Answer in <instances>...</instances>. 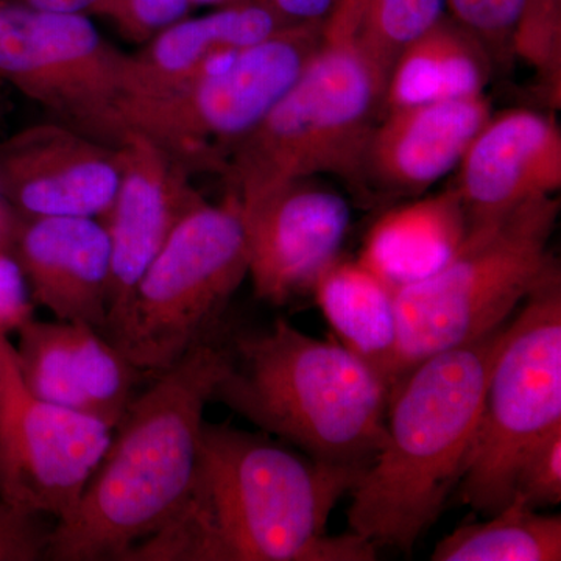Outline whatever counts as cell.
<instances>
[{
    "instance_id": "6da1fadb",
    "label": "cell",
    "mask_w": 561,
    "mask_h": 561,
    "mask_svg": "<svg viewBox=\"0 0 561 561\" xmlns=\"http://www.w3.org/2000/svg\"><path fill=\"white\" fill-rule=\"evenodd\" d=\"M362 474L205 421L183 504L122 561L376 560L378 548L359 535L328 534L332 511Z\"/></svg>"
},
{
    "instance_id": "7a4b0ae2",
    "label": "cell",
    "mask_w": 561,
    "mask_h": 561,
    "mask_svg": "<svg viewBox=\"0 0 561 561\" xmlns=\"http://www.w3.org/2000/svg\"><path fill=\"white\" fill-rule=\"evenodd\" d=\"M231 360L206 334L154 376L114 427L73 511L54 524L46 559L122 561L179 511L197 467L205 409Z\"/></svg>"
},
{
    "instance_id": "3957f363",
    "label": "cell",
    "mask_w": 561,
    "mask_h": 561,
    "mask_svg": "<svg viewBox=\"0 0 561 561\" xmlns=\"http://www.w3.org/2000/svg\"><path fill=\"white\" fill-rule=\"evenodd\" d=\"M505 327L421 360L391 387L386 438L350 493V531L411 553L437 522L463 476Z\"/></svg>"
},
{
    "instance_id": "277c9868",
    "label": "cell",
    "mask_w": 561,
    "mask_h": 561,
    "mask_svg": "<svg viewBox=\"0 0 561 561\" xmlns=\"http://www.w3.org/2000/svg\"><path fill=\"white\" fill-rule=\"evenodd\" d=\"M390 387L341 342L284 319L231 343L213 401L332 467L365 471L386 438Z\"/></svg>"
},
{
    "instance_id": "5b68a950",
    "label": "cell",
    "mask_w": 561,
    "mask_h": 561,
    "mask_svg": "<svg viewBox=\"0 0 561 561\" xmlns=\"http://www.w3.org/2000/svg\"><path fill=\"white\" fill-rule=\"evenodd\" d=\"M559 210V197L549 195L470 225L445 267L397 290L394 383L421 360L500 330L519 305L560 273L549 250Z\"/></svg>"
},
{
    "instance_id": "8992f818",
    "label": "cell",
    "mask_w": 561,
    "mask_h": 561,
    "mask_svg": "<svg viewBox=\"0 0 561 561\" xmlns=\"http://www.w3.org/2000/svg\"><path fill=\"white\" fill-rule=\"evenodd\" d=\"M386 83L353 35L323 31L319 49L227 162L238 197L320 173L364 183Z\"/></svg>"
},
{
    "instance_id": "52a82bcc",
    "label": "cell",
    "mask_w": 561,
    "mask_h": 561,
    "mask_svg": "<svg viewBox=\"0 0 561 561\" xmlns=\"http://www.w3.org/2000/svg\"><path fill=\"white\" fill-rule=\"evenodd\" d=\"M247 275L238 195L203 201L173 228L103 334L144 375H161L213 331Z\"/></svg>"
},
{
    "instance_id": "ba28073f",
    "label": "cell",
    "mask_w": 561,
    "mask_h": 561,
    "mask_svg": "<svg viewBox=\"0 0 561 561\" xmlns=\"http://www.w3.org/2000/svg\"><path fill=\"white\" fill-rule=\"evenodd\" d=\"M323 25H284L168 94L125 101V128L191 173L225 171V157L271 113L319 49Z\"/></svg>"
},
{
    "instance_id": "9c48e42d",
    "label": "cell",
    "mask_w": 561,
    "mask_h": 561,
    "mask_svg": "<svg viewBox=\"0 0 561 561\" xmlns=\"http://www.w3.org/2000/svg\"><path fill=\"white\" fill-rule=\"evenodd\" d=\"M505 327L491 365L460 500L494 515L513 497L524 454L561 426V276L546 280Z\"/></svg>"
},
{
    "instance_id": "30bf717a",
    "label": "cell",
    "mask_w": 561,
    "mask_h": 561,
    "mask_svg": "<svg viewBox=\"0 0 561 561\" xmlns=\"http://www.w3.org/2000/svg\"><path fill=\"white\" fill-rule=\"evenodd\" d=\"M128 62L130 55L103 38L87 14L0 0V79L50 121L121 146L128 133L122 121Z\"/></svg>"
},
{
    "instance_id": "8fae6325",
    "label": "cell",
    "mask_w": 561,
    "mask_h": 561,
    "mask_svg": "<svg viewBox=\"0 0 561 561\" xmlns=\"http://www.w3.org/2000/svg\"><path fill=\"white\" fill-rule=\"evenodd\" d=\"M105 421L39 400L21 381L3 341L0 391V500L61 522L108 449Z\"/></svg>"
},
{
    "instance_id": "7c38bea8",
    "label": "cell",
    "mask_w": 561,
    "mask_h": 561,
    "mask_svg": "<svg viewBox=\"0 0 561 561\" xmlns=\"http://www.w3.org/2000/svg\"><path fill=\"white\" fill-rule=\"evenodd\" d=\"M238 198L256 297L279 306L312 291L348 232L345 198L306 180Z\"/></svg>"
},
{
    "instance_id": "4fadbf2b",
    "label": "cell",
    "mask_w": 561,
    "mask_h": 561,
    "mask_svg": "<svg viewBox=\"0 0 561 561\" xmlns=\"http://www.w3.org/2000/svg\"><path fill=\"white\" fill-rule=\"evenodd\" d=\"M121 180V146L60 122L0 144V197L22 217H105Z\"/></svg>"
},
{
    "instance_id": "5bb4252c",
    "label": "cell",
    "mask_w": 561,
    "mask_h": 561,
    "mask_svg": "<svg viewBox=\"0 0 561 561\" xmlns=\"http://www.w3.org/2000/svg\"><path fill=\"white\" fill-rule=\"evenodd\" d=\"M13 356L22 383L36 398L113 430L138 397L144 376L101 330L79 321H27Z\"/></svg>"
},
{
    "instance_id": "9a60e30c",
    "label": "cell",
    "mask_w": 561,
    "mask_h": 561,
    "mask_svg": "<svg viewBox=\"0 0 561 561\" xmlns=\"http://www.w3.org/2000/svg\"><path fill=\"white\" fill-rule=\"evenodd\" d=\"M190 176L146 136H125L119 186L103 221L111 245L110 313L127 298L179 221L205 201Z\"/></svg>"
},
{
    "instance_id": "2e32d148",
    "label": "cell",
    "mask_w": 561,
    "mask_h": 561,
    "mask_svg": "<svg viewBox=\"0 0 561 561\" xmlns=\"http://www.w3.org/2000/svg\"><path fill=\"white\" fill-rule=\"evenodd\" d=\"M459 165L456 190L470 225L497 219L523 203L559 194V125L534 110L491 116Z\"/></svg>"
},
{
    "instance_id": "e0dca14e",
    "label": "cell",
    "mask_w": 561,
    "mask_h": 561,
    "mask_svg": "<svg viewBox=\"0 0 561 561\" xmlns=\"http://www.w3.org/2000/svg\"><path fill=\"white\" fill-rule=\"evenodd\" d=\"M10 242L33 302L57 320L105 330L110 316L111 245L94 217H22Z\"/></svg>"
},
{
    "instance_id": "ac0fdd59",
    "label": "cell",
    "mask_w": 561,
    "mask_h": 561,
    "mask_svg": "<svg viewBox=\"0 0 561 561\" xmlns=\"http://www.w3.org/2000/svg\"><path fill=\"white\" fill-rule=\"evenodd\" d=\"M490 117L482 94L390 111L368 142L364 180L391 194H420L460 164Z\"/></svg>"
},
{
    "instance_id": "d6986e66",
    "label": "cell",
    "mask_w": 561,
    "mask_h": 561,
    "mask_svg": "<svg viewBox=\"0 0 561 561\" xmlns=\"http://www.w3.org/2000/svg\"><path fill=\"white\" fill-rule=\"evenodd\" d=\"M280 27L278 18L256 2L173 22L154 33L139 54L130 55L125 101L168 94Z\"/></svg>"
},
{
    "instance_id": "ffe728a7",
    "label": "cell",
    "mask_w": 561,
    "mask_h": 561,
    "mask_svg": "<svg viewBox=\"0 0 561 561\" xmlns=\"http://www.w3.org/2000/svg\"><path fill=\"white\" fill-rule=\"evenodd\" d=\"M468 230L467 209L454 187L383 214L368 231L359 262L398 290L445 267Z\"/></svg>"
},
{
    "instance_id": "44dd1931",
    "label": "cell",
    "mask_w": 561,
    "mask_h": 561,
    "mask_svg": "<svg viewBox=\"0 0 561 561\" xmlns=\"http://www.w3.org/2000/svg\"><path fill=\"white\" fill-rule=\"evenodd\" d=\"M312 294L339 341L391 389L400 345L397 289L362 262L337 260L321 273Z\"/></svg>"
},
{
    "instance_id": "7402d4cb",
    "label": "cell",
    "mask_w": 561,
    "mask_h": 561,
    "mask_svg": "<svg viewBox=\"0 0 561 561\" xmlns=\"http://www.w3.org/2000/svg\"><path fill=\"white\" fill-rule=\"evenodd\" d=\"M486 47L453 18L409 44L387 80V111L482 94L490 80Z\"/></svg>"
},
{
    "instance_id": "603a6c76",
    "label": "cell",
    "mask_w": 561,
    "mask_h": 561,
    "mask_svg": "<svg viewBox=\"0 0 561 561\" xmlns=\"http://www.w3.org/2000/svg\"><path fill=\"white\" fill-rule=\"evenodd\" d=\"M432 561H559L561 518L513 497L489 522L463 524L438 542Z\"/></svg>"
},
{
    "instance_id": "cb8c5ba5",
    "label": "cell",
    "mask_w": 561,
    "mask_h": 561,
    "mask_svg": "<svg viewBox=\"0 0 561 561\" xmlns=\"http://www.w3.org/2000/svg\"><path fill=\"white\" fill-rule=\"evenodd\" d=\"M446 0H364L356 38L387 87L402 50L445 16Z\"/></svg>"
},
{
    "instance_id": "d4e9b609",
    "label": "cell",
    "mask_w": 561,
    "mask_h": 561,
    "mask_svg": "<svg viewBox=\"0 0 561 561\" xmlns=\"http://www.w3.org/2000/svg\"><path fill=\"white\" fill-rule=\"evenodd\" d=\"M513 50L535 69L552 102L561 91V0H523Z\"/></svg>"
},
{
    "instance_id": "484cf974",
    "label": "cell",
    "mask_w": 561,
    "mask_h": 561,
    "mask_svg": "<svg viewBox=\"0 0 561 561\" xmlns=\"http://www.w3.org/2000/svg\"><path fill=\"white\" fill-rule=\"evenodd\" d=\"M513 497L537 511L560 504L561 426L548 432L524 454L513 482Z\"/></svg>"
},
{
    "instance_id": "4316f807",
    "label": "cell",
    "mask_w": 561,
    "mask_h": 561,
    "mask_svg": "<svg viewBox=\"0 0 561 561\" xmlns=\"http://www.w3.org/2000/svg\"><path fill=\"white\" fill-rule=\"evenodd\" d=\"M523 0H446V9L486 50L512 46Z\"/></svg>"
},
{
    "instance_id": "83f0119b",
    "label": "cell",
    "mask_w": 561,
    "mask_h": 561,
    "mask_svg": "<svg viewBox=\"0 0 561 561\" xmlns=\"http://www.w3.org/2000/svg\"><path fill=\"white\" fill-rule=\"evenodd\" d=\"M187 0H105L101 16L117 25L122 35L147 43L154 35L190 13Z\"/></svg>"
},
{
    "instance_id": "f1b7e54d",
    "label": "cell",
    "mask_w": 561,
    "mask_h": 561,
    "mask_svg": "<svg viewBox=\"0 0 561 561\" xmlns=\"http://www.w3.org/2000/svg\"><path fill=\"white\" fill-rule=\"evenodd\" d=\"M51 529L46 516L0 500V561L46 559Z\"/></svg>"
},
{
    "instance_id": "f546056e",
    "label": "cell",
    "mask_w": 561,
    "mask_h": 561,
    "mask_svg": "<svg viewBox=\"0 0 561 561\" xmlns=\"http://www.w3.org/2000/svg\"><path fill=\"white\" fill-rule=\"evenodd\" d=\"M35 302L20 262L0 243V335L20 331L33 319Z\"/></svg>"
},
{
    "instance_id": "4dcf8cb0",
    "label": "cell",
    "mask_w": 561,
    "mask_h": 561,
    "mask_svg": "<svg viewBox=\"0 0 561 561\" xmlns=\"http://www.w3.org/2000/svg\"><path fill=\"white\" fill-rule=\"evenodd\" d=\"M275 14L283 25L324 22L341 0H253Z\"/></svg>"
},
{
    "instance_id": "1f68e13d",
    "label": "cell",
    "mask_w": 561,
    "mask_h": 561,
    "mask_svg": "<svg viewBox=\"0 0 561 561\" xmlns=\"http://www.w3.org/2000/svg\"><path fill=\"white\" fill-rule=\"evenodd\" d=\"M28 9L66 14H102L105 0H13Z\"/></svg>"
},
{
    "instance_id": "d6a6232c",
    "label": "cell",
    "mask_w": 561,
    "mask_h": 561,
    "mask_svg": "<svg viewBox=\"0 0 561 561\" xmlns=\"http://www.w3.org/2000/svg\"><path fill=\"white\" fill-rule=\"evenodd\" d=\"M362 2H364V0H341L337 9L334 10V13L324 21V27L334 32L356 35Z\"/></svg>"
},
{
    "instance_id": "836d02e7",
    "label": "cell",
    "mask_w": 561,
    "mask_h": 561,
    "mask_svg": "<svg viewBox=\"0 0 561 561\" xmlns=\"http://www.w3.org/2000/svg\"><path fill=\"white\" fill-rule=\"evenodd\" d=\"M11 230H13V220L10 219L0 197V243L3 245L10 242Z\"/></svg>"
},
{
    "instance_id": "e575fe53",
    "label": "cell",
    "mask_w": 561,
    "mask_h": 561,
    "mask_svg": "<svg viewBox=\"0 0 561 561\" xmlns=\"http://www.w3.org/2000/svg\"><path fill=\"white\" fill-rule=\"evenodd\" d=\"M191 3V7L194 5H217V7H230V5H239V3H249L253 2V0H187Z\"/></svg>"
},
{
    "instance_id": "d590c367",
    "label": "cell",
    "mask_w": 561,
    "mask_h": 561,
    "mask_svg": "<svg viewBox=\"0 0 561 561\" xmlns=\"http://www.w3.org/2000/svg\"><path fill=\"white\" fill-rule=\"evenodd\" d=\"M5 337H9V335H0V391H2L3 383V341H5Z\"/></svg>"
}]
</instances>
